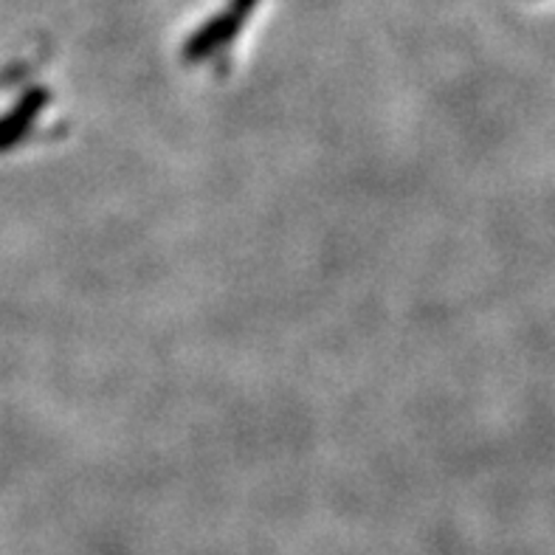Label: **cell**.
Returning <instances> with one entry per match:
<instances>
[{
  "label": "cell",
  "instance_id": "6da1fadb",
  "mask_svg": "<svg viewBox=\"0 0 555 555\" xmlns=\"http://www.w3.org/2000/svg\"><path fill=\"white\" fill-rule=\"evenodd\" d=\"M254 7H257V0H234L229 12L218 14L215 21L206 23V26L186 42L183 56H186L190 63H197V60H206V56L218 54L220 49H225V46L237 37V31L243 28V23H246V17L251 14Z\"/></svg>",
  "mask_w": 555,
  "mask_h": 555
},
{
  "label": "cell",
  "instance_id": "7a4b0ae2",
  "mask_svg": "<svg viewBox=\"0 0 555 555\" xmlns=\"http://www.w3.org/2000/svg\"><path fill=\"white\" fill-rule=\"evenodd\" d=\"M46 102H49V91L31 88V91H26V96L14 105V111H9L7 116H0V150L14 147L17 141H23V135H28V130L35 127L37 116L42 113Z\"/></svg>",
  "mask_w": 555,
  "mask_h": 555
}]
</instances>
